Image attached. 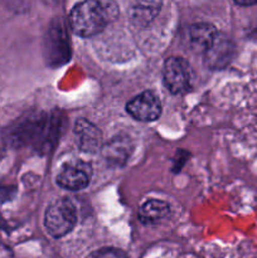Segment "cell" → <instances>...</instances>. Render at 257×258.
<instances>
[{"instance_id":"obj_1","label":"cell","mask_w":257,"mask_h":258,"mask_svg":"<svg viewBox=\"0 0 257 258\" xmlns=\"http://www.w3.org/2000/svg\"><path fill=\"white\" fill-rule=\"evenodd\" d=\"M71 29L83 38H90L105 29L107 14L97 0H83L75 5L70 13Z\"/></svg>"},{"instance_id":"obj_2","label":"cell","mask_w":257,"mask_h":258,"mask_svg":"<svg viewBox=\"0 0 257 258\" xmlns=\"http://www.w3.org/2000/svg\"><path fill=\"white\" fill-rule=\"evenodd\" d=\"M77 223V211L67 198L57 199L48 206L44 214V226L53 238L70 233Z\"/></svg>"},{"instance_id":"obj_3","label":"cell","mask_w":257,"mask_h":258,"mask_svg":"<svg viewBox=\"0 0 257 258\" xmlns=\"http://www.w3.org/2000/svg\"><path fill=\"white\" fill-rule=\"evenodd\" d=\"M163 78L166 88L173 95H180L190 87L191 73L188 62L180 57L166 59L163 70Z\"/></svg>"},{"instance_id":"obj_4","label":"cell","mask_w":257,"mask_h":258,"mask_svg":"<svg viewBox=\"0 0 257 258\" xmlns=\"http://www.w3.org/2000/svg\"><path fill=\"white\" fill-rule=\"evenodd\" d=\"M126 111L135 120L149 122V121H155L160 116L161 103L153 92L145 91L134 97L126 105Z\"/></svg>"},{"instance_id":"obj_5","label":"cell","mask_w":257,"mask_h":258,"mask_svg":"<svg viewBox=\"0 0 257 258\" xmlns=\"http://www.w3.org/2000/svg\"><path fill=\"white\" fill-rule=\"evenodd\" d=\"M92 176L91 165L83 161L68 164L57 176L58 185L70 190H82L88 186Z\"/></svg>"},{"instance_id":"obj_6","label":"cell","mask_w":257,"mask_h":258,"mask_svg":"<svg viewBox=\"0 0 257 258\" xmlns=\"http://www.w3.org/2000/svg\"><path fill=\"white\" fill-rule=\"evenodd\" d=\"M234 52L236 47L233 42L226 35L218 33L211 47L204 53V63L211 70H223L232 62Z\"/></svg>"},{"instance_id":"obj_7","label":"cell","mask_w":257,"mask_h":258,"mask_svg":"<svg viewBox=\"0 0 257 258\" xmlns=\"http://www.w3.org/2000/svg\"><path fill=\"white\" fill-rule=\"evenodd\" d=\"M75 135L77 138V145L85 153H96L101 146L102 134L90 121L80 118L76 122Z\"/></svg>"},{"instance_id":"obj_8","label":"cell","mask_w":257,"mask_h":258,"mask_svg":"<svg viewBox=\"0 0 257 258\" xmlns=\"http://www.w3.org/2000/svg\"><path fill=\"white\" fill-rule=\"evenodd\" d=\"M133 153V144L127 136H115L102 148V155L108 164L121 166Z\"/></svg>"},{"instance_id":"obj_9","label":"cell","mask_w":257,"mask_h":258,"mask_svg":"<svg viewBox=\"0 0 257 258\" xmlns=\"http://www.w3.org/2000/svg\"><path fill=\"white\" fill-rule=\"evenodd\" d=\"M161 0H135L128 9V18L136 27H145L158 15Z\"/></svg>"},{"instance_id":"obj_10","label":"cell","mask_w":257,"mask_h":258,"mask_svg":"<svg viewBox=\"0 0 257 258\" xmlns=\"http://www.w3.org/2000/svg\"><path fill=\"white\" fill-rule=\"evenodd\" d=\"M218 35L216 27L209 23H196L189 28V39L193 49L197 52L206 53Z\"/></svg>"},{"instance_id":"obj_11","label":"cell","mask_w":257,"mask_h":258,"mask_svg":"<svg viewBox=\"0 0 257 258\" xmlns=\"http://www.w3.org/2000/svg\"><path fill=\"white\" fill-rule=\"evenodd\" d=\"M169 212H170V208L166 202L151 199L141 206L139 211V219L144 224H154L168 217Z\"/></svg>"},{"instance_id":"obj_12","label":"cell","mask_w":257,"mask_h":258,"mask_svg":"<svg viewBox=\"0 0 257 258\" xmlns=\"http://www.w3.org/2000/svg\"><path fill=\"white\" fill-rule=\"evenodd\" d=\"M87 258H127L126 253L118 248H112V247H105L93 251L92 253L88 254Z\"/></svg>"},{"instance_id":"obj_13","label":"cell","mask_w":257,"mask_h":258,"mask_svg":"<svg viewBox=\"0 0 257 258\" xmlns=\"http://www.w3.org/2000/svg\"><path fill=\"white\" fill-rule=\"evenodd\" d=\"M234 3L242 7H251V5H257V0H234Z\"/></svg>"}]
</instances>
